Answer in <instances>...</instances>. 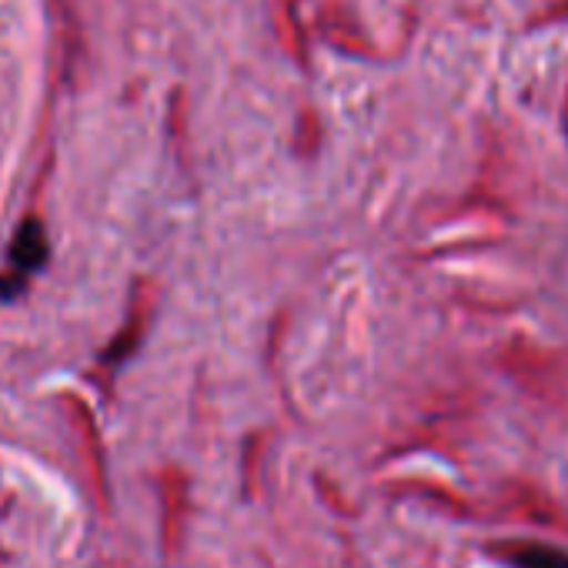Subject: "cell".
Returning a JSON list of instances; mask_svg holds the SVG:
<instances>
[{"mask_svg": "<svg viewBox=\"0 0 568 568\" xmlns=\"http://www.w3.org/2000/svg\"><path fill=\"white\" fill-rule=\"evenodd\" d=\"M48 261V231L38 217H28L18 234H14V247H11V264L21 274H31L34 267H41Z\"/></svg>", "mask_w": 568, "mask_h": 568, "instance_id": "6da1fadb", "label": "cell"}, {"mask_svg": "<svg viewBox=\"0 0 568 568\" xmlns=\"http://www.w3.org/2000/svg\"><path fill=\"white\" fill-rule=\"evenodd\" d=\"M161 488H164V548L168 555H174L184 521V478L178 471H168L161 478Z\"/></svg>", "mask_w": 568, "mask_h": 568, "instance_id": "7a4b0ae2", "label": "cell"}, {"mask_svg": "<svg viewBox=\"0 0 568 568\" xmlns=\"http://www.w3.org/2000/svg\"><path fill=\"white\" fill-rule=\"evenodd\" d=\"M508 558L518 568H568V551L538 545V541H515L508 545Z\"/></svg>", "mask_w": 568, "mask_h": 568, "instance_id": "3957f363", "label": "cell"}]
</instances>
